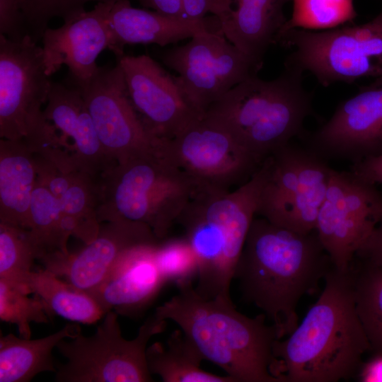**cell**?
Listing matches in <instances>:
<instances>
[{
	"instance_id": "obj_36",
	"label": "cell",
	"mask_w": 382,
	"mask_h": 382,
	"mask_svg": "<svg viewBox=\"0 0 382 382\" xmlns=\"http://www.w3.org/2000/svg\"><path fill=\"white\" fill-rule=\"evenodd\" d=\"M185 16L191 20H201L208 13L218 17L220 22L231 12V4L226 0H182Z\"/></svg>"
},
{
	"instance_id": "obj_7",
	"label": "cell",
	"mask_w": 382,
	"mask_h": 382,
	"mask_svg": "<svg viewBox=\"0 0 382 382\" xmlns=\"http://www.w3.org/2000/svg\"><path fill=\"white\" fill-rule=\"evenodd\" d=\"M166 320L155 313L140 326L137 336L127 340L122 335L118 313L106 312L96 332L84 336L81 332L57 345L67 359L57 366L58 382H147L152 381L146 361L151 338L161 333Z\"/></svg>"
},
{
	"instance_id": "obj_40",
	"label": "cell",
	"mask_w": 382,
	"mask_h": 382,
	"mask_svg": "<svg viewBox=\"0 0 382 382\" xmlns=\"http://www.w3.org/2000/svg\"><path fill=\"white\" fill-rule=\"evenodd\" d=\"M362 382H382V354H374L366 363H363L358 372Z\"/></svg>"
},
{
	"instance_id": "obj_12",
	"label": "cell",
	"mask_w": 382,
	"mask_h": 382,
	"mask_svg": "<svg viewBox=\"0 0 382 382\" xmlns=\"http://www.w3.org/2000/svg\"><path fill=\"white\" fill-rule=\"evenodd\" d=\"M382 219V192L353 171L332 169L316 223L318 236L339 270L349 269Z\"/></svg>"
},
{
	"instance_id": "obj_17",
	"label": "cell",
	"mask_w": 382,
	"mask_h": 382,
	"mask_svg": "<svg viewBox=\"0 0 382 382\" xmlns=\"http://www.w3.org/2000/svg\"><path fill=\"white\" fill-rule=\"evenodd\" d=\"M117 63L133 107L153 136L172 139L202 117L187 101L175 76L151 57L123 54Z\"/></svg>"
},
{
	"instance_id": "obj_9",
	"label": "cell",
	"mask_w": 382,
	"mask_h": 382,
	"mask_svg": "<svg viewBox=\"0 0 382 382\" xmlns=\"http://www.w3.org/2000/svg\"><path fill=\"white\" fill-rule=\"evenodd\" d=\"M275 44L294 47L285 62L310 71L323 86L365 77L382 81V12L362 25L322 32L294 28Z\"/></svg>"
},
{
	"instance_id": "obj_41",
	"label": "cell",
	"mask_w": 382,
	"mask_h": 382,
	"mask_svg": "<svg viewBox=\"0 0 382 382\" xmlns=\"http://www.w3.org/2000/svg\"><path fill=\"white\" fill-rule=\"evenodd\" d=\"M228 2H229L230 4H232V3L233 2V0H226Z\"/></svg>"
},
{
	"instance_id": "obj_8",
	"label": "cell",
	"mask_w": 382,
	"mask_h": 382,
	"mask_svg": "<svg viewBox=\"0 0 382 382\" xmlns=\"http://www.w3.org/2000/svg\"><path fill=\"white\" fill-rule=\"evenodd\" d=\"M262 183L256 214L300 233L316 230L332 168L308 147L291 143L261 163Z\"/></svg>"
},
{
	"instance_id": "obj_3",
	"label": "cell",
	"mask_w": 382,
	"mask_h": 382,
	"mask_svg": "<svg viewBox=\"0 0 382 382\" xmlns=\"http://www.w3.org/2000/svg\"><path fill=\"white\" fill-rule=\"evenodd\" d=\"M154 313L175 323L204 359L234 382H279L272 374L278 332L266 323L263 313L246 316L236 309L231 299L203 298L192 285L178 289Z\"/></svg>"
},
{
	"instance_id": "obj_29",
	"label": "cell",
	"mask_w": 382,
	"mask_h": 382,
	"mask_svg": "<svg viewBox=\"0 0 382 382\" xmlns=\"http://www.w3.org/2000/svg\"><path fill=\"white\" fill-rule=\"evenodd\" d=\"M30 235L40 253V260L56 253H69L71 236L65 226L58 203L37 180L30 207Z\"/></svg>"
},
{
	"instance_id": "obj_2",
	"label": "cell",
	"mask_w": 382,
	"mask_h": 382,
	"mask_svg": "<svg viewBox=\"0 0 382 382\" xmlns=\"http://www.w3.org/2000/svg\"><path fill=\"white\" fill-rule=\"evenodd\" d=\"M317 301L286 339L273 347L279 382H336L358 374L370 344L359 318L351 269L334 266Z\"/></svg>"
},
{
	"instance_id": "obj_19",
	"label": "cell",
	"mask_w": 382,
	"mask_h": 382,
	"mask_svg": "<svg viewBox=\"0 0 382 382\" xmlns=\"http://www.w3.org/2000/svg\"><path fill=\"white\" fill-rule=\"evenodd\" d=\"M115 1L97 3L92 10L64 21L59 28L46 29L41 47L49 76L63 65L69 70L67 83H85L96 74L100 67L97 58L111 46L108 16Z\"/></svg>"
},
{
	"instance_id": "obj_1",
	"label": "cell",
	"mask_w": 382,
	"mask_h": 382,
	"mask_svg": "<svg viewBox=\"0 0 382 382\" xmlns=\"http://www.w3.org/2000/svg\"><path fill=\"white\" fill-rule=\"evenodd\" d=\"M333 266L316 230L300 233L254 218L233 279L242 298L262 310L282 339L299 323V300L317 291Z\"/></svg>"
},
{
	"instance_id": "obj_23",
	"label": "cell",
	"mask_w": 382,
	"mask_h": 382,
	"mask_svg": "<svg viewBox=\"0 0 382 382\" xmlns=\"http://www.w3.org/2000/svg\"><path fill=\"white\" fill-rule=\"evenodd\" d=\"M291 0H233L237 8L221 21L222 35L260 69L264 56L286 22Z\"/></svg>"
},
{
	"instance_id": "obj_15",
	"label": "cell",
	"mask_w": 382,
	"mask_h": 382,
	"mask_svg": "<svg viewBox=\"0 0 382 382\" xmlns=\"http://www.w3.org/2000/svg\"><path fill=\"white\" fill-rule=\"evenodd\" d=\"M43 111L52 138L48 149L37 155L98 179L117 164L105 154L79 88L52 82Z\"/></svg>"
},
{
	"instance_id": "obj_20",
	"label": "cell",
	"mask_w": 382,
	"mask_h": 382,
	"mask_svg": "<svg viewBox=\"0 0 382 382\" xmlns=\"http://www.w3.org/2000/svg\"><path fill=\"white\" fill-rule=\"evenodd\" d=\"M108 22L112 33L109 50L116 58L125 54L127 45L156 44L164 47L191 38L202 31L222 35L221 22L216 16L201 20L172 17L132 7L129 0H116L113 3Z\"/></svg>"
},
{
	"instance_id": "obj_13",
	"label": "cell",
	"mask_w": 382,
	"mask_h": 382,
	"mask_svg": "<svg viewBox=\"0 0 382 382\" xmlns=\"http://www.w3.org/2000/svg\"><path fill=\"white\" fill-rule=\"evenodd\" d=\"M162 148L201 189L228 190L249 179L261 165L231 134L203 116L172 139H163Z\"/></svg>"
},
{
	"instance_id": "obj_16",
	"label": "cell",
	"mask_w": 382,
	"mask_h": 382,
	"mask_svg": "<svg viewBox=\"0 0 382 382\" xmlns=\"http://www.w3.org/2000/svg\"><path fill=\"white\" fill-rule=\"evenodd\" d=\"M307 147L326 159L353 163L382 154V81L361 87L307 137Z\"/></svg>"
},
{
	"instance_id": "obj_28",
	"label": "cell",
	"mask_w": 382,
	"mask_h": 382,
	"mask_svg": "<svg viewBox=\"0 0 382 382\" xmlns=\"http://www.w3.org/2000/svg\"><path fill=\"white\" fill-rule=\"evenodd\" d=\"M352 262L357 311L370 344L371 352L382 354V267L361 261Z\"/></svg>"
},
{
	"instance_id": "obj_24",
	"label": "cell",
	"mask_w": 382,
	"mask_h": 382,
	"mask_svg": "<svg viewBox=\"0 0 382 382\" xmlns=\"http://www.w3.org/2000/svg\"><path fill=\"white\" fill-rule=\"evenodd\" d=\"M36 182L31 149L23 140L0 139V223L29 229Z\"/></svg>"
},
{
	"instance_id": "obj_32",
	"label": "cell",
	"mask_w": 382,
	"mask_h": 382,
	"mask_svg": "<svg viewBox=\"0 0 382 382\" xmlns=\"http://www.w3.org/2000/svg\"><path fill=\"white\" fill-rule=\"evenodd\" d=\"M28 295L20 286L0 279V319L16 325L24 338L31 337V323H48L51 316L42 299Z\"/></svg>"
},
{
	"instance_id": "obj_4",
	"label": "cell",
	"mask_w": 382,
	"mask_h": 382,
	"mask_svg": "<svg viewBox=\"0 0 382 382\" xmlns=\"http://www.w3.org/2000/svg\"><path fill=\"white\" fill-rule=\"evenodd\" d=\"M303 71L284 62L271 81L253 75L212 103L203 117L231 134L262 163L270 155L304 135L312 115V94L302 84Z\"/></svg>"
},
{
	"instance_id": "obj_33",
	"label": "cell",
	"mask_w": 382,
	"mask_h": 382,
	"mask_svg": "<svg viewBox=\"0 0 382 382\" xmlns=\"http://www.w3.org/2000/svg\"><path fill=\"white\" fill-rule=\"evenodd\" d=\"M154 259L161 274L178 289L192 286L199 274V263L192 246L185 238H173L159 242Z\"/></svg>"
},
{
	"instance_id": "obj_22",
	"label": "cell",
	"mask_w": 382,
	"mask_h": 382,
	"mask_svg": "<svg viewBox=\"0 0 382 382\" xmlns=\"http://www.w3.org/2000/svg\"><path fill=\"white\" fill-rule=\"evenodd\" d=\"M37 180L54 196L71 236L85 244L98 235L100 223V179L76 170L63 169L34 154Z\"/></svg>"
},
{
	"instance_id": "obj_35",
	"label": "cell",
	"mask_w": 382,
	"mask_h": 382,
	"mask_svg": "<svg viewBox=\"0 0 382 382\" xmlns=\"http://www.w3.org/2000/svg\"><path fill=\"white\" fill-rule=\"evenodd\" d=\"M0 34L12 41L22 40L28 35L17 0H0Z\"/></svg>"
},
{
	"instance_id": "obj_14",
	"label": "cell",
	"mask_w": 382,
	"mask_h": 382,
	"mask_svg": "<svg viewBox=\"0 0 382 382\" xmlns=\"http://www.w3.org/2000/svg\"><path fill=\"white\" fill-rule=\"evenodd\" d=\"M70 85L79 89L102 146L116 163L161 147L162 139L148 132L133 107L117 63L100 66L85 83Z\"/></svg>"
},
{
	"instance_id": "obj_30",
	"label": "cell",
	"mask_w": 382,
	"mask_h": 382,
	"mask_svg": "<svg viewBox=\"0 0 382 382\" xmlns=\"http://www.w3.org/2000/svg\"><path fill=\"white\" fill-rule=\"evenodd\" d=\"M39 251L28 229L0 223V279L30 292L27 283Z\"/></svg>"
},
{
	"instance_id": "obj_39",
	"label": "cell",
	"mask_w": 382,
	"mask_h": 382,
	"mask_svg": "<svg viewBox=\"0 0 382 382\" xmlns=\"http://www.w3.org/2000/svg\"><path fill=\"white\" fill-rule=\"evenodd\" d=\"M141 6L160 13L176 18H186L182 0H137Z\"/></svg>"
},
{
	"instance_id": "obj_31",
	"label": "cell",
	"mask_w": 382,
	"mask_h": 382,
	"mask_svg": "<svg viewBox=\"0 0 382 382\" xmlns=\"http://www.w3.org/2000/svg\"><path fill=\"white\" fill-rule=\"evenodd\" d=\"M292 1L291 17L286 21L276 40L282 34L294 28L332 29L352 23L357 15L352 0Z\"/></svg>"
},
{
	"instance_id": "obj_37",
	"label": "cell",
	"mask_w": 382,
	"mask_h": 382,
	"mask_svg": "<svg viewBox=\"0 0 382 382\" xmlns=\"http://www.w3.org/2000/svg\"><path fill=\"white\" fill-rule=\"evenodd\" d=\"M354 257L382 267V219L360 247Z\"/></svg>"
},
{
	"instance_id": "obj_27",
	"label": "cell",
	"mask_w": 382,
	"mask_h": 382,
	"mask_svg": "<svg viewBox=\"0 0 382 382\" xmlns=\"http://www.w3.org/2000/svg\"><path fill=\"white\" fill-rule=\"evenodd\" d=\"M27 286L30 294H35L42 300L50 315L76 323L92 324L105 313L90 294L47 270L33 271Z\"/></svg>"
},
{
	"instance_id": "obj_6",
	"label": "cell",
	"mask_w": 382,
	"mask_h": 382,
	"mask_svg": "<svg viewBox=\"0 0 382 382\" xmlns=\"http://www.w3.org/2000/svg\"><path fill=\"white\" fill-rule=\"evenodd\" d=\"M257 212L248 187L204 190L189 202L177 222L199 263L195 291L205 299H231L234 270Z\"/></svg>"
},
{
	"instance_id": "obj_34",
	"label": "cell",
	"mask_w": 382,
	"mask_h": 382,
	"mask_svg": "<svg viewBox=\"0 0 382 382\" xmlns=\"http://www.w3.org/2000/svg\"><path fill=\"white\" fill-rule=\"evenodd\" d=\"M116 0H17L23 13L28 35L33 42L42 40L53 18L68 21L85 11L90 2H108Z\"/></svg>"
},
{
	"instance_id": "obj_26",
	"label": "cell",
	"mask_w": 382,
	"mask_h": 382,
	"mask_svg": "<svg viewBox=\"0 0 382 382\" xmlns=\"http://www.w3.org/2000/svg\"><path fill=\"white\" fill-rule=\"evenodd\" d=\"M204 357L187 336L176 329L165 343L155 342L146 349L148 369L164 382H234L228 376H218L200 367Z\"/></svg>"
},
{
	"instance_id": "obj_5",
	"label": "cell",
	"mask_w": 382,
	"mask_h": 382,
	"mask_svg": "<svg viewBox=\"0 0 382 382\" xmlns=\"http://www.w3.org/2000/svg\"><path fill=\"white\" fill-rule=\"evenodd\" d=\"M199 190L168 158L161 145L102 175L98 220L141 224L161 241Z\"/></svg>"
},
{
	"instance_id": "obj_25",
	"label": "cell",
	"mask_w": 382,
	"mask_h": 382,
	"mask_svg": "<svg viewBox=\"0 0 382 382\" xmlns=\"http://www.w3.org/2000/svg\"><path fill=\"white\" fill-rule=\"evenodd\" d=\"M81 332L76 323H68L57 332L38 339L17 337L12 333L0 338V382H28L36 375L56 372L52 351L64 339Z\"/></svg>"
},
{
	"instance_id": "obj_11",
	"label": "cell",
	"mask_w": 382,
	"mask_h": 382,
	"mask_svg": "<svg viewBox=\"0 0 382 382\" xmlns=\"http://www.w3.org/2000/svg\"><path fill=\"white\" fill-rule=\"evenodd\" d=\"M161 59L178 74V85L202 116L212 103L260 69L224 35L209 31L199 32L185 45L165 50Z\"/></svg>"
},
{
	"instance_id": "obj_21",
	"label": "cell",
	"mask_w": 382,
	"mask_h": 382,
	"mask_svg": "<svg viewBox=\"0 0 382 382\" xmlns=\"http://www.w3.org/2000/svg\"><path fill=\"white\" fill-rule=\"evenodd\" d=\"M157 244L143 245L129 250L103 283L88 293L105 313L112 310L118 314L133 317L156 299L167 284L154 259Z\"/></svg>"
},
{
	"instance_id": "obj_10",
	"label": "cell",
	"mask_w": 382,
	"mask_h": 382,
	"mask_svg": "<svg viewBox=\"0 0 382 382\" xmlns=\"http://www.w3.org/2000/svg\"><path fill=\"white\" fill-rule=\"evenodd\" d=\"M42 47L29 35L12 41L0 34V138L23 140L33 150L46 141L49 124L42 106L52 81Z\"/></svg>"
},
{
	"instance_id": "obj_38",
	"label": "cell",
	"mask_w": 382,
	"mask_h": 382,
	"mask_svg": "<svg viewBox=\"0 0 382 382\" xmlns=\"http://www.w3.org/2000/svg\"><path fill=\"white\" fill-rule=\"evenodd\" d=\"M351 170L372 184L382 185V154L353 163Z\"/></svg>"
},
{
	"instance_id": "obj_18",
	"label": "cell",
	"mask_w": 382,
	"mask_h": 382,
	"mask_svg": "<svg viewBox=\"0 0 382 382\" xmlns=\"http://www.w3.org/2000/svg\"><path fill=\"white\" fill-rule=\"evenodd\" d=\"M160 241L148 226L126 221L100 224L97 236L76 253H57L40 261L76 287L91 293L100 286L122 257L133 248Z\"/></svg>"
}]
</instances>
